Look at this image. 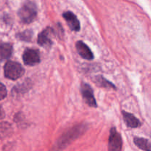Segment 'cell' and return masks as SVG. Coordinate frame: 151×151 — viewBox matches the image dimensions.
Returning a JSON list of instances; mask_svg holds the SVG:
<instances>
[{
  "label": "cell",
  "instance_id": "obj_2",
  "mask_svg": "<svg viewBox=\"0 0 151 151\" xmlns=\"http://www.w3.org/2000/svg\"><path fill=\"white\" fill-rule=\"evenodd\" d=\"M4 76L10 80H17L24 73L23 67L20 63L15 61H7L4 66Z\"/></svg>",
  "mask_w": 151,
  "mask_h": 151
},
{
  "label": "cell",
  "instance_id": "obj_8",
  "mask_svg": "<svg viewBox=\"0 0 151 151\" xmlns=\"http://www.w3.org/2000/svg\"><path fill=\"white\" fill-rule=\"evenodd\" d=\"M76 48L80 55L84 59L91 60L94 58V55H93L89 47L83 41H79L76 43Z\"/></svg>",
  "mask_w": 151,
  "mask_h": 151
},
{
  "label": "cell",
  "instance_id": "obj_1",
  "mask_svg": "<svg viewBox=\"0 0 151 151\" xmlns=\"http://www.w3.org/2000/svg\"><path fill=\"white\" fill-rule=\"evenodd\" d=\"M37 16V8L32 1H27L21 7L19 11V16L21 20L26 24H29Z\"/></svg>",
  "mask_w": 151,
  "mask_h": 151
},
{
  "label": "cell",
  "instance_id": "obj_13",
  "mask_svg": "<svg viewBox=\"0 0 151 151\" xmlns=\"http://www.w3.org/2000/svg\"><path fill=\"white\" fill-rule=\"evenodd\" d=\"M95 83L97 86H99L103 87V88H114L115 89V86L114 84H112L111 83L108 81L107 80L105 79L104 78H103L102 76H97L95 78Z\"/></svg>",
  "mask_w": 151,
  "mask_h": 151
},
{
  "label": "cell",
  "instance_id": "obj_3",
  "mask_svg": "<svg viewBox=\"0 0 151 151\" xmlns=\"http://www.w3.org/2000/svg\"><path fill=\"white\" fill-rule=\"evenodd\" d=\"M122 147V140L120 134L114 128L110 131L109 139V151H121Z\"/></svg>",
  "mask_w": 151,
  "mask_h": 151
},
{
  "label": "cell",
  "instance_id": "obj_12",
  "mask_svg": "<svg viewBox=\"0 0 151 151\" xmlns=\"http://www.w3.org/2000/svg\"><path fill=\"white\" fill-rule=\"evenodd\" d=\"M13 133V128L8 122H1L0 123V138L5 139L10 137Z\"/></svg>",
  "mask_w": 151,
  "mask_h": 151
},
{
  "label": "cell",
  "instance_id": "obj_5",
  "mask_svg": "<svg viewBox=\"0 0 151 151\" xmlns=\"http://www.w3.org/2000/svg\"><path fill=\"white\" fill-rule=\"evenodd\" d=\"M24 63L28 66H34L40 62L39 53L33 49H27L23 54Z\"/></svg>",
  "mask_w": 151,
  "mask_h": 151
},
{
  "label": "cell",
  "instance_id": "obj_6",
  "mask_svg": "<svg viewBox=\"0 0 151 151\" xmlns=\"http://www.w3.org/2000/svg\"><path fill=\"white\" fill-rule=\"evenodd\" d=\"M81 93H82L83 98L84 99L86 104L91 107H97V103L93 94V91L89 85L83 83L81 86Z\"/></svg>",
  "mask_w": 151,
  "mask_h": 151
},
{
  "label": "cell",
  "instance_id": "obj_11",
  "mask_svg": "<svg viewBox=\"0 0 151 151\" xmlns=\"http://www.w3.org/2000/svg\"><path fill=\"white\" fill-rule=\"evenodd\" d=\"M134 144L144 151H151V143L147 139L141 137H135L134 139Z\"/></svg>",
  "mask_w": 151,
  "mask_h": 151
},
{
  "label": "cell",
  "instance_id": "obj_10",
  "mask_svg": "<svg viewBox=\"0 0 151 151\" xmlns=\"http://www.w3.org/2000/svg\"><path fill=\"white\" fill-rule=\"evenodd\" d=\"M13 52L11 44L7 43L0 44V60H4L10 58Z\"/></svg>",
  "mask_w": 151,
  "mask_h": 151
},
{
  "label": "cell",
  "instance_id": "obj_14",
  "mask_svg": "<svg viewBox=\"0 0 151 151\" xmlns=\"http://www.w3.org/2000/svg\"><path fill=\"white\" fill-rule=\"evenodd\" d=\"M32 32L29 30H27L24 31V32H22V33H19L18 34V38L21 40H24V41H29V40L31 39L32 38Z\"/></svg>",
  "mask_w": 151,
  "mask_h": 151
},
{
  "label": "cell",
  "instance_id": "obj_7",
  "mask_svg": "<svg viewBox=\"0 0 151 151\" xmlns=\"http://www.w3.org/2000/svg\"><path fill=\"white\" fill-rule=\"evenodd\" d=\"M63 18L66 20V23H67L68 26L73 31H79L80 28H81V25H80V22L78 21V18L76 17L73 13L70 11L65 12L63 14Z\"/></svg>",
  "mask_w": 151,
  "mask_h": 151
},
{
  "label": "cell",
  "instance_id": "obj_16",
  "mask_svg": "<svg viewBox=\"0 0 151 151\" xmlns=\"http://www.w3.org/2000/svg\"><path fill=\"white\" fill-rule=\"evenodd\" d=\"M4 115L5 114H4V110H3L2 107L0 106V119H2L4 117Z\"/></svg>",
  "mask_w": 151,
  "mask_h": 151
},
{
  "label": "cell",
  "instance_id": "obj_15",
  "mask_svg": "<svg viewBox=\"0 0 151 151\" xmlns=\"http://www.w3.org/2000/svg\"><path fill=\"white\" fill-rule=\"evenodd\" d=\"M7 96V89L2 83H0V100H3Z\"/></svg>",
  "mask_w": 151,
  "mask_h": 151
},
{
  "label": "cell",
  "instance_id": "obj_4",
  "mask_svg": "<svg viewBox=\"0 0 151 151\" xmlns=\"http://www.w3.org/2000/svg\"><path fill=\"white\" fill-rule=\"evenodd\" d=\"M54 35V30L52 28L47 27L39 33L38 37V43L41 47L48 48L52 44V37Z\"/></svg>",
  "mask_w": 151,
  "mask_h": 151
},
{
  "label": "cell",
  "instance_id": "obj_9",
  "mask_svg": "<svg viewBox=\"0 0 151 151\" xmlns=\"http://www.w3.org/2000/svg\"><path fill=\"white\" fill-rule=\"evenodd\" d=\"M122 115H123L124 121H125L128 127L131 128H136L141 126L142 124L140 121L134 115H133L132 114L128 113V112L123 111H122Z\"/></svg>",
  "mask_w": 151,
  "mask_h": 151
}]
</instances>
